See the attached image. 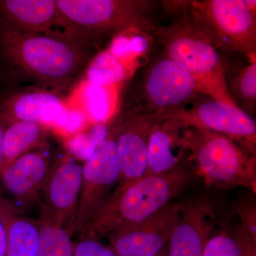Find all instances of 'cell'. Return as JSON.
Segmentation results:
<instances>
[{
	"mask_svg": "<svg viewBox=\"0 0 256 256\" xmlns=\"http://www.w3.org/2000/svg\"><path fill=\"white\" fill-rule=\"evenodd\" d=\"M89 47L67 38L24 33L0 23V73L41 86L64 85L88 64Z\"/></svg>",
	"mask_w": 256,
	"mask_h": 256,
	"instance_id": "6da1fadb",
	"label": "cell"
},
{
	"mask_svg": "<svg viewBox=\"0 0 256 256\" xmlns=\"http://www.w3.org/2000/svg\"><path fill=\"white\" fill-rule=\"evenodd\" d=\"M190 178L188 172L178 166L164 174L119 184L78 232L79 236L82 239L99 240L108 234L140 223L180 194Z\"/></svg>",
	"mask_w": 256,
	"mask_h": 256,
	"instance_id": "7a4b0ae2",
	"label": "cell"
},
{
	"mask_svg": "<svg viewBox=\"0 0 256 256\" xmlns=\"http://www.w3.org/2000/svg\"><path fill=\"white\" fill-rule=\"evenodd\" d=\"M70 34L88 46L106 37L130 32L149 34L154 28L151 2L132 0H56Z\"/></svg>",
	"mask_w": 256,
	"mask_h": 256,
	"instance_id": "3957f363",
	"label": "cell"
},
{
	"mask_svg": "<svg viewBox=\"0 0 256 256\" xmlns=\"http://www.w3.org/2000/svg\"><path fill=\"white\" fill-rule=\"evenodd\" d=\"M180 142L190 151L196 174L207 186H242L256 192L255 156L247 154L232 138L194 126L181 127Z\"/></svg>",
	"mask_w": 256,
	"mask_h": 256,
	"instance_id": "277c9868",
	"label": "cell"
},
{
	"mask_svg": "<svg viewBox=\"0 0 256 256\" xmlns=\"http://www.w3.org/2000/svg\"><path fill=\"white\" fill-rule=\"evenodd\" d=\"M164 56L184 67L196 79L200 94L214 100L236 105L228 90L222 60L193 20L183 18L156 30Z\"/></svg>",
	"mask_w": 256,
	"mask_h": 256,
	"instance_id": "5b68a950",
	"label": "cell"
},
{
	"mask_svg": "<svg viewBox=\"0 0 256 256\" xmlns=\"http://www.w3.org/2000/svg\"><path fill=\"white\" fill-rule=\"evenodd\" d=\"M190 6L192 20L216 50L240 52L255 60V0H204Z\"/></svg>",
	"mask_w": 256,
	"mask_h": 256,
	"instance_id": "8992f818",
	"label": "cell"
},
{
	"mask_svg": "<svg viewBox=\"0 0 256 256\" xmlns=\"http://www.w3.org/2000/svg\"><path fill=\"white\" fill-rule=\"evenodd\" d=\"M143 112L163 119L184 109L200 94L196 79L178 62L164 56L146 70L141 84Z\"/></svg>",
	"mask_w": 256,
	"mask_h": 256,
	"instance_id": "52a82bcc",
	"label": "cell"
},
{
	"mask_svg": "<svg viewBox=\"0 0 256 256\" xmlns=\"http://www.w3.org/2000/svg\"><path fill=\"white\" fill-rule=\"evenodd\" d=\"M117 150L114 136L108 134L82 165V186L76 212L67 230L78 233L106 200V195L119 182Z\"/></svg>",
	"mask_w": 256,
	"mask_h": 256,
	"instance_id": "ba28073f",
	"label": "cell"
},
{
	"mask_svg": "<svg viewBox=\"0 0 256 256\" xmlns=\"http://www.w3.org/2000/svg\"><path fill=\"white\" fill-rule=\"evenodd\" d=\"M82 165L72 156L54 164L42 192L40 222L68 228L78 207Z\"/></svg>",
	"mask_w": 256,
	"mask_h": 256,
	"instance_id": "9c48e42d",
	"label": "cell"
},
{
	"mask_svg": "<svg viewBox=\"0 0 256 256\" xmlns=\"http://www.w3.org/2000/svg\"><path fill=\"white\" fill-rule=\"evenodd\" d=\"M180 210V204L169 203L140 223L106 236L118 256H163Z\"/></svg>",
	"mask_w": 256,
	"mask_h": 256,
	"instance_id": "30bf717a",
	"label": "cell"
},
{
	"mask_svg": "<svg viewBox=\"0 0 256 256\" xmlns=\"http://www.w3.org/2000/svg\"><path fill=\"white\" fill-rule=\"evenodd\" d=\"M158 119L143 111L134 112L124 118L110 130L117 150L119 184L132 182L144 176L150 136Z\"/></svg>",
	"mask_w": 256,
	"mask_h": 256,
	"instance_id": "8fae6325",
	"label": "cell"
},
{
	"mask_svg": "<svg viewBox=\"0 0 256 256\" xmlns=\"http://www.w3.org/2000/svg\"><path fill=\"white\" fill-rule=\"evenodd\" d=\"M168 118L174 120L181 127L204 128L232 139L256 142V121L237 105L214 100L192 110L182 109Z\"/></svg>",
	"mask_w": 256,
	"mask_h": 256,
	"instance_id": "7c38bea8",
	"label": "cell"
},
{
	"mask_svg": "<svg viewBox=\"0 0 256 256\" xmlns=\"http://www.w3.org/2000/svg\"><path fill=\"white\" fill-rule=\"evenodd\" d=\"M0 23L24 33L75 40L56 0H0Z\"/></svg>",
	"mask_w": 256,
	"mask_h": 256,
	"instance_id": "4fadbf2b",
	"label": "cell"
},
{
	"mask_svg": "<svg viewBox=\"0 0 256 256\" xmlns=\"http://www.w3.org/2000/svg\"><path fill=\"white\" fill-rule=\"evenodd\" d=\"M216 224L210 202L196 200L180 204V216L170 236L168 256H203Z\"/></svg>",
	"mask_w": 256,
	"mask_h": 256,
	"instance_id": "5bb4252c",
	"label": "cell"
},
{
	"mask_svg": "<svg viewBox=\"0 0 256 256\" xmlns=\"http://www.w3.org/2000/svg\"><path fill=\"white\" fill-rule=\"evenodd\" d=\"M52 165L42 151H30L20 156L0 172L6 192L22 204H30L41 196Z\"/></svg>",
	"mask_w": 256,
	"mask_h": 256,
	"instance_id": "9a60e30c",
	"label": "cell"
},
{
	"mask_svg": "<svg viewBox=\"0 0 256 256\" xmlns=\"http://www.w3.org/2000/svg\"><path fill=\"white\" fill-rule=\"evenodd\" d=\"M60 98L44 90L18 92L0 102V114L8 124L24 120L54 124L64 109Z\"/></svg>",
	"mask_w": 256,
	"mask_h": 256,
	"instance_id": "2e32d148",
	"label": "cell"
},
{
	"mask_svg": "<svg viewBox=\"0 0 256 256\" xmlns=\"http://www.w3.org/2000/svg\"><path fill=\"white\" fill-rule=\"evenodd\" d=\"M180 128L181 126L172 118L156 120L150 136L148 166L144 176L164 174L180 166L182 156L175 153V149L183 150L180 142Z\"/></svg>",
	"mask_w": 256,
	"mask_h": 256,
	"instance_id": "e0dca14e",
	"label": "cell"
},
{
	"mask_svg": "<svg viewBox=\"0 0 256 256\" xmlns=\"http://www.w3.org/2000/svg\"><path fill=\"white\" fill-rule=\"evenodd\" d=\"M0 212L6 229L5 256H36L40 220L23 215L18 207L1 196Z\"/></svg>",
	"mask_w": 256,
	"mask_h": 256,
	"instance_id": "ac0fdd59",
	"label": "cell"
},
{
	"mask_svg": "<svg viewBox=\"0 0 256 256\" xmlns=\"http://www.w3.org/2000/svg\"><path fill=\"white\" fill-rule=\"evenodd\" d=\"M46 136L44 124L18 120L6 126L3 139V168L41 146Z\"/></svg>",
	"mask_w": 256,
	"mask_h": 256,
	"instance_id": "d6986e66",
	"label": "cell"
},
{
	"mask_svg": "<svg viewBox=\"0 0 256 256\" xmlns=\"http://www.w3.org/2000/svg\"><path fill=\"white\" fill-rule=\"evenodd\" d=\"M130 72L126 62L106 50L89 63L86 76L90 84L110 87L126 80Z\"/></svg>",
	"mask_w": 256,
	"mask_h": 256,
	"instance_id": "ffe728a7",
	"label": "cell"
},
{
	"mask_svg": "<svg viewBox=\"0 0 256 256\" xmlns=\"http://www.w3.org/2000/svg\"><path fill=\"white\" fill-rule=\"evenodd\" d=\"M203 256H256V244L240 226L236 232L223 230L210 237Z\"/></svg>",
	"mask_w": 256,
	"mask_h": 256,
	"instance_id": "44dd1931",
	"label": "cell"
},
{
	"mask_svg": "<svg viewBox=\"0 0 256 256\" xmlns=\"http://www.w3.org/2000/svg\"><path fill=\"white\" fill-rule=\"evenodd\" d=\"M40 222L36 256H74V242L67 229Z\"/></svg>",
	"mask_w": 256,
	"mask_h": 256,
	"instance_id": "7402d4cb",
	"label": "cell"
},
{
	"mask_svg": "<svg viewBox=\"0 0 256 256\" xmlns=\"http://www.w3.org/2000/svg\"><path fill=\"white\" fill-rule=\"evenodd\" d=\"M109 129L104 122H98L89 129L75 133L66 142V148L69 154L76 159L87 161L98 146L104 140Z\"/></svg>",
	"mask_w": 256,
	"mask_h": 256,
	"instance_id": "603a6c76",
	"label": "cell"
},
{
	"mask_svg": "<svg viewBox=\"0 0 256 256\" xmlns=\"http://www.w3.org/2000/svg\"><path fill=\"white\" fill-rule=\"evenodd\" d=\"M148 35L143 33H137L134 36L129 37L126 34L114 37L109 50L122 60L127 58H134L146 52L149 46Z\"/></svg>",
	"mask_w": 256,
	"mask_h": 256,
	"instance_id": "cb8c5ba5",
	"label": "cell"
},
{
	"mask_svg": "<svg viewBox=\"0 0 256 256\" xmlns=\"http://www.w3.org/2000/svg\"><path fill=\"white\" fill-rule=\"evenodd\" d=\"M108 87L90 84L87 88L86 98L87 108L92 118L104 122L110 114V96Z\"/></svg>",
	"mask_w": 256,
	"mask_h": 256,
	"instance_id": "d4e9b609",
	"label": "cell"
},
{
	"mask_svg": "<svg viewBox=\"0 0 256 256\" xmlns=\"http://www.w3.org/2000/svg\"><path fill=\"white\" fill-rule=\"evenodd\" d=\"M236 92L245 104L255 106L256 99V60L246 67L236 80Z\"/></svg>",
	"mask_w": 256,
	"mask_h": 256,
	"instance_id": "484cf974",
	"label": "cell"
},
{
	"mask_svg": "<svg viewBox=\"0 0 256 256\" xmlns=\"http://www.w3.org/2000/svg\"><path fill=\"white\" fill-rule=\"evenodd\" d=\"M236 210L242 220V227L244 232L256 244V208L255 202H238L235 206Z\"/></svg>",
	"mask_w": 256,
	"mask_h": 256,
	"instance_id": "4316f807",
	"label": "cell"
},
{
	"mask_svg": "<svg viewBox=\"0 0 256 256\" xmlns=\"http://www.w3.org/2000/svg\"><path fill=\"white\" fill-rule=\"evenodd\" d=\"M74 256H118L111 246L101 244L98 240L84 238L74 242Z\"/></svg>",
	"mask_w": 256,
	"mask_h": 256,
	"instance_id": "83f0119b",
	"label": "cell"
},
{
	"mask_svg": "<svg viewBox=\"0 0 256 256\" xmlns=\"http://www.w3.org/2000/svg\"><path fill=\"white\" fill-rule=\"evenodd\" d=\"M86 121V116L84 111L78 109H67L64 108L60 117L56 120L55 124L63 128L70 133L80 132Z\"/></svg>",
	"mask_w": 256,
	"mask_h": 256,
	"instance_id": "f1b7e54d",
	"label": "cell"
},
{
	"mask_svg": "<svg viewBox=\"0 0 256 256\" xmlns=\"http://www.w3.org/2000/svg\"><path fill=\"white\" fill-rule=\"evenodd\" d=\"M6 234L4 222L0 212V256H6Z\"/></svg>",
	"mask_w": 256,
	"mask_h": 256,
	"instance_id": "f546056e",
	"label": "cell"
},
{
	"mask_svg": "<svg viewBox=\"0 0 256 256\" xmlns=\"http://www.w3.org/2000/svg\"><path fill=\"white\" fill-rule=\"evenodd\" d=\"M8 124L0 114V172L3 168V139Z\"/></svg>",
	"mask_w": 256,
	"mask_h": 256,
	"instance_id": "4dcf8cb0",
	"label": "cell"
},
{
	"mask_svg": "<svg viewBox=\"0 0 256 256\" xmlns=\"http://www.w3.org/2000/svg\"><path fill=\"white\" fill-rule=\"evenodd\" d=\"M163 256H168V254H165Z\"/></svg>",
	"mask_w": 256,
	"mask_h": 256,
	"instance_id": "1f68e13d",
	"label": "cell"
}]
</instances>
